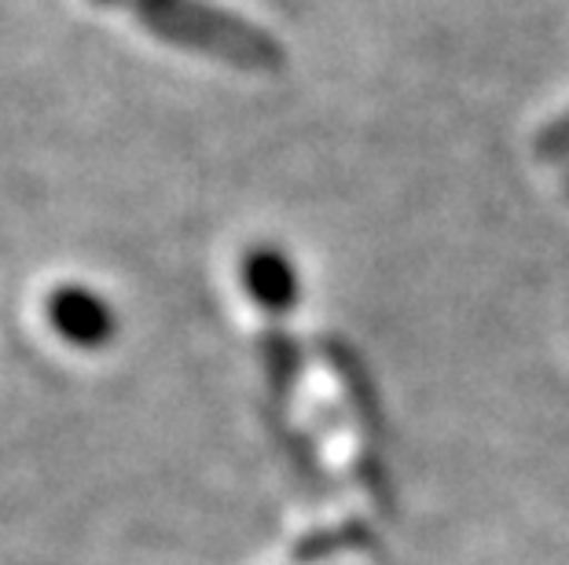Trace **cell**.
Masks as SVG:
<instances>
[{
  "mask_svg": "<svg viewBox=\"0 0 569 565\" xmlns=\"http://www.w3.org/2000/svg\"><path fill=\"white\" fill-rule=\"evenodd\" d=\"M137 8L143 22L166 41L199 48V52L221 56L228 63L250 70L280 67V44L247 27L243 19L213 11L199 0H140Z\"/></svg>",
  "mask_w": 569,
  "mask_h": 565,
  "instance_id": "6da1fadb",
  "label": "cell"
},
{
  "mask_svg": "<svg viewBox=\"0 0 569 565\" xmlns=\"http://www.w3.org/2000/svg\"><path fill=\"white\" fill-rule=\"evenodd\" d=\"M48 320H52V331L63 342L78 345V349H100L114 339V309L103 302L100 294L89 291V286L67 283L52 291L48 297Z\"/></svg>",
  "mask_w": 569,
  "mask_h": 565,
  "instance_id": "7a4b0ae2",
  "label": "cell"
},
{
  "mask_svg": "<svg viewBox=\"0 0 569 565\" xmlns=\"http://www.w3.org/2000/svg\"><path fill=\"white\" fill-rule=\"evenodd\" d=\"M239 275H243L247 297L261 312H269V316H287V312L298 305L301 280L295 272V261H290L283 250H276V246L247 250Z\"/></svg>",
  "mask_w": 569,
  "mask_h": 565,
  "instance_id": "3957f363",
  "label": "cell"
},
{
  "mask_svg": "<svg viewBox=\"0 0 569 565\" xmlns=\"http://www.w3.org/2000/svg\"><path fill=\"white\" fill-rule=\"evenodd\" d=\"M264 349V367H269V379H272V390L276 393H287L290 390V379H295L298 371V345L287 339V334H269V339L261 342Z\"/></svg>",
  "mask_w": 569,
  "mask_h": 565,
  "instance_id": "277c9868",
  "label": "cell"
},
{
  "mask_svg": "<svg viewBox=\"0 0 569 565\" xmlns=\"http://www.w3.org/2000/svg\"><path fill=\"white\" fill-rule=\"evenodd\" d=\"M360 544H368L365 525H346V528H335L331 536H317V533H312L306 544H298L295 558L298 562H317L323 555H331V551H346V547H360Z\"/></svg>",
  "mask_w": 569,
  "mask_h": 565,
  "instance_id": "5b68a950",
  "label": "cell"
},
{
  "mask_svg": "<svg viewBox=\"0 0 569 565\" xmlns=\"http://www.w3.org/2000/svg\"><path fill=\"white\" fill-rule=\"evenodd\" d=\"M537 148H540V159H566L569 154V114H562L559 122L540 132Z\"/></svg>",
  "mask_w": 569,
  "mask_h": 565,
  "instance_id": "8992f818",
  "label": "cell"
},
{
  "mask_svg": "<svg viewBox=\"0 0 569 565\" xmlns=\"http://www.w3.org/2000/svg\"><path fill=\"white\" fill-rule=\"evenodd\" d=\"M566 191H569V184H566Z\"/></svg>",
  "mask_w": 569,
  "mask_h": 565,
  "instance_id": "52a82bcc",
  "label": "cell"
}]
</instances>
